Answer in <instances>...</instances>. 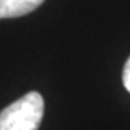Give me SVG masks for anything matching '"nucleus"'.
I'll use <instances>...</instances> for the list:
<instances>
[{"mask_svg": "<svg viewBox=\"0 0 130 130\" xmlns=\"http://www.w3.org/2000/svg\"><path fill=\"white\" fill-rule=\"evenodd\" d=\"M43 0H0V19L19 18L33 12Z\"/></svg>", "mask_w": 130, "mask_h": 130, "instance_id": "2", "label": "nucleus"}, {"mask_svg": "<svg viewBox=\"0 0 130 130\" xmlns=\"http://www.w3.org/2000/svg\"><path fill=\"white\" fill-rule=\"evenodd\" d=\"M123 85L130 93V56L127 59V62H126L124 68H123Z\"/></svg>", "mask_w": 130, "mask_h": 130, "instance_id": "3", "label": "nucleus"}, {"mask_svg": "<svg viewBox=\"0 0 130 130\" xmlns=\"http://www.w3.org/2000/svg\"><path fill=\"white\" fill-rule=\"evenodd\" d=\"M45 103L38 91H30L0 111V130H38Z\"/></svg>", "mask_w": 130, "mask_h": 130, "instance_id": "1", "label": "nucleus"}]
</instances>
